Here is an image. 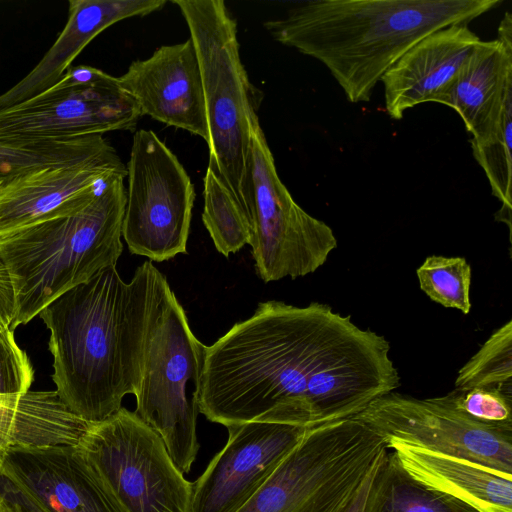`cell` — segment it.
<instances>
[{"label": "cell", "instance_id": "9a60e30c", "mask_svg": "<svg viewBox=\"0 0 512 512\" xmlns=\"http://www.w3.org/2000/svg\"><path fill=\"white\" fill-rule=\"evenodd\" d=\"M0 475L44 512H126L76 446L7 450L0 454Z\"/></svg>", "mask_w": 512, "mask_h": 512}, {"label": "cell", "instance_id": "4dcf8cb0", "mask_svg": "<svg viewBox=\"0 0 512 512\" xmlns=\"http://www.w3.org/2000/svg\"><path fill=\"white\" fill-rule=\"evenodd\" d=\"M375 471L368 478V480L366 481V483L364 484V486L362 487V489L360 490V492L358 493V495L356 496V498L352 502V504L349 507V509L347 510V512H362V508H363V504H364V500H365V495H366L369 483H370L373 475L375 474Z\"/></svg>", "mask_w": 512, "mask_h": 512}, {"label": "cell", "instance_id": "8992f818", "mask_svg": "<svg viewBox=\"0 0 512 512\" xmlns=\"http://www.w3.org/2000/svg\"><path fill=\"white\" fill-rule=\"evenodd\" d=\"M205 348L161 273L134 394L135 413L158 433L182 474L191 470L199 450L197 400Z\"/></svg>", "mask_w": 512, "mask_h": 512}, {"label": "cell", "instance_id": "f1b7e54d", "mask_svg": "<svg viewBox=\"0 0 512 512\" xmlns=\"http://www.w3.org/2000/svg\"><path fill=\"white\" fill-rule=\"evenodd\" d=\"M14 316V289L9 271L0 256V326L10 327Z\"/></svg>", "mask_w": 512, "mask_h": 512}, {"label": "cell", "instance_id": "8fae6325", "mask_svg": "<svg viewBox=\"0 0 512 512\" xmlns=\"http://www.w3.org/2000/svg\"><path fill=\"white\" fill-rule=\"evenodd\" d=\"M142 116L118 78L91 66L70 67L47 90L0 110V142L134 131Z\"/></svg>", "mask_w": 512, "mask_h": 512}, {"label": "cell", "instance_id": "ba28073f", "mask_svg": "<svg viewBox=\"0 0 512 512\" xmlns=\"http://www.w3.org/2000/svg\"><path fill=\"white\" fill-rule=\"evenodd\" d=\"M76 448L126 512L190 511L193 483L135 412L121 407L90 423Z\"/></svg>", "mask_w": 512, "mask_h": 512}, {"label": "cell", "instance_id": "4fadbf2b", "mask_svg": "<svg viewBox=\"0 0 512 512\" xmlns=\"http://www.w3.org/2000/svg\"><path fill=\"white\" fill-rule=\"evenodd\" d=\"M228 440L193 482L189 512H237L308 428L265 421L226 427Z\"/></svg>", "mask_w": 512, "mask_h": 512}, {"label": "cell", "instance_id": "cb8c5ba5", "mask_svg": "<svg viewBox=\"0 0 512 512\" xmlns=\"http://www.w3.org/2000/svg\"><path fill=\"white\" fill-rule=\"evenodd\" d=\"M203 182L202 221L217 251L228 257L249 244L250 223L231 190L210 166Z\"/></svg>", "mask_w": 512, "mask_h": 512}, {"label": "cell", "instance_id": "ffe728a7", "mask_svg": "<svg viewBox=\"0 0 512 512\" xmlns=\"http://www.w3.org/2000/svg\"><path fill=\"white\" fill-rule=\"evenodd\" d=\"M404 470L425 486L462 501L477 512H512V474L425 448L394 442Z\"/></svg>", "mask_w": 512, "mask_h": 512}, {"label": "cell", "instance_id": "603a6c76", "mask_svg": "<svg viewBox=\"0 0 512 512\" xmlns=\"http://www.w3.org/2000/svg\"><path fill=\"white\" fill-rule=\"evenodd\" d=\"M118 156L102 136L28 142H0V185L36 170Z\"/></svg>", "mask_w": 512, "mask_h": 512}, {"label": "cell", "instance_id": "7402d4cb", "mask_svg": "<svg viewBox=\"0 0 512 512\" xmlns=\"http://www.w3.org/2000/svg\"><path fill=\"white\" fill-rule=\"evenodd\" d=\"M362 512H477L468 504L411 477L387 451L373 475Z\"/></svg>", "mask_w": 512, "mask_h": 512}, {"label": "cell", "instance_id": "d4e9b609", "mask_svg": "<svg viewBox=\"0 0 512 512\" xmlns=\"http://www.w3.org/2000/svg\"><path fill=\"white\" fill-rule=\"evenodd\" d=\"M512 378V321L502 325L459 370L455 391L509 387Z\"/></svg>", "mask_w": 512, "mask_h": 512}, {"label": "cell", "instance_id": "5b68a950", "mask_svg": "<svg viewBox=\"0 0 512 512\" xmlns=\"http://www.w3.org/2000/svg\"><path fill=\"white\" fill-rule=\"evenodd\" d=\"M172 3L187 23L199 61L209 128L208 166L246 213L252 130L260 123L257 96L240 58L237 23L223 0Z\"/></svg>", "mask_w": 512, "mask_h": 512}, {"label": "cell", "instance_id": "30bf717a", "mask_svg": "<svg viewBox=\"0 0 512 512\" xmlns=\"http://www.w3.org/2000/svg\"><path fill=\"white\" fill-rule=\"evenodd\" d=\"M126 168L122 236L129 251L156 262L186 254L195 192L183 165L152 130L140 129Z\"/></svg>", "mask_w": 512, "mask_h": 512}, {"label": "cell", "instance_id": "83f0119b", "mask_svg": "<svg viewBox=\"0 0 512 512\" xmlns=\"http://www.w3.org/2000/svg\"><path fill=\"white\" fill-rule=\"evenodd\" d=\"M33 379L32 364L16 343L13 330L0 326V395L26 392Z\"/></svg>", "mask_w": 512, "mask_h": 512}, {"label": "cell", "instance_id": "f546056e", "mask_svg": "<svg viewBox=\"0 0 512 512\" xmlns=\"http://www.w3.org/2000/svg\"><path fill=\"white\" fill-rule=\"evenodd\" d=\"M0 492L16 505L19 512H44L28 494L2 475H0Z\"/></svg>", "mask_w": 512, "mask_h": 512}, {"label": "cell", "instance_id": "277c9868", "mask_svg": "<svg viewBox=\"0 0 512 512\" xmlns=\"http://www.w3.org/2000/svg\"><path fill=\"white\" fill-rule=\"evenodd\" d=\"M124 178L108 176L74 214L0 236V256L15 295L12 330L27 324L69 289L116 266L123 251Z\"/></svg>", "mask_w": 512, "mask_h": 512}, {"label": "cell", "instance_id": "4316f807", "mask_svg": "<svg viewBox=\"0 0 512 512\" xmlns=\"http://www.w3.org/2000/svg\"><path fill=\"white\" fill-rule=\"evenodd\" d=\"M512 386L453 391L443 399L456 409L484 423L512 427Z\"/></svg>", "mask_w": 512, "mask_h": 512}, {"label": "cell", "instance_id": "9c48e42d", "mask_svg": "<svg viewBox=\"0 0 512 512\" xmlns=\"http://www.w3.org/2000/svg\"><path fill=\"white\" fill-rule=\"evenodd\" d=\"M248 177V245L257 275L271 282L315 272L337 247V238L325 222L294 201L279 178L260 124L252 130Z\"/></svg>", "mask_w": 512, "mask_h": 512}, {"label": "cell", "instance_id": "44dd1931", "mask_svg": "<svg viewBox=\"0 0 512 512\" xmlns=\"http://www.w3.org/2000/svg\"><path fill=\"white\" fill-rule=\"evenodd\" d=\"M89 425L56 390L0 395V454L15 448L77 446Z\"/></svg>", "mask_w": 512, "mask_h": 512}, {"label": "cell", "instance_id": "6da1fadb", "mask_svg": "<svg viewBox=\"0 0 512 512\" xmlns=\"http://www.w3.org/2000/svg\"><path fill=\"white\" fill-rule=\"evenodd\" d=\"M382 335L319 302H260L206 346L199 413L227 427L305 428L351 418L401 385Z\"/></svg>", "mask_w": 512, "mask_h": 512}, {"label": "cell", "instance_id": "52a82bcc", "mask_svg": "<svg viewBox=\"0 0 512 512\" xmlns=\"http://www.w3.org/2000/svg\"><path fill=\"white\" fill-rule=\"evenodd\" d=\"M387 451L356 417L308 428L237 512H347Z\"/></svg>", "mask_w": 512, "mask_h": 512}, {"label": "cell", "instance_id": "e0dca14e", "mask_svg": "<svg viewBox=\"0 0 512 512\" xmlns=\"http://www.w3.org/2000/svg\"><path fill=\"white\" fill-rule=\"evenodd\" d=\"M481 41L468 24L439 29L416 43L381 78L393 120L426 102L445 105L458 72Z\"/></svg>", "mask_w": 512, "mask_h": 512}, {"label": "cell", "instance_id": "ac0fdd59", "mask_svg": "<svg viewBox=\"0 0 512 512\" xmlns=\"http://www.w3.org/2000/svg\"><path fill=\"white\" fill-rule=\"evenodd\" d=\"M165 0H70L67 22L40 62L0 95V110L30 99L54 85L74 59L109 26L161 10Z\"/></svg>", "mask_w": 512, "mask_h": 512}, {"label": "cell", "instance_id": "2e32d148", "mask_svg": "<svg viewBox=\"0 0 512 512\" xmlns=\"http://www.w3.org/2000/svg\"><path fill=\"white\" fill-rule=\"evenodd\" d=\"M112 174L127 177L121 158L29 172L0 185V236L81 210Z\"/></svg>", "mask_w": 512, "mask_h": 512}, {"label": "cell", "instance_id": "3957f363", "mask_svg": "<svg viewBox=\"0 0 512 512\" xmlns=\"http://www.w3.org/2000/svg\"><path fill=\"white\" fill-rule=\"evenodd\" d=\"M501 0H313L264 22L277 42L321 62L351 103L369 102L383 75L427 35L468 24Z\"/></svg>", "mask_w": 512, "mask_h": 512}, {"label": "cell", "instance_id": "7a4b0ae2", "mask_svg": "<svg viewBox=\"0 0 512 512\" xmlns=\"http://www.w3.org/2000/svg\"><path fill=\"white\" fill-rule=\"evenodd\" d=\"M160 274L145 261L125 282L111 266L38 314L50 331L56 392L83 420L103 421L135 394Z\"/></svg>", "mask_w": 512, "mask_h": 512}, {"label": "cell", "instance_id": "484cf974", "mask_svg": "<svg viewBox=\"0 0 512 512\" xmlns=\"http://www.w3.org/2000/svg\"><path fill=\"white\" fill-rule=\"evenodd\" d=\"M421 290L434 302L464 314L471 309V267L463 257H427L416 271Z\"/></svg>", "mask_w": 512, "mask_h": 512}, {"label": "cell", "instance_id": "d6986e66", "mask_svg": "<svg viewBox=\"0 0 512 512\" xmlns=\"http://www.w3.org/2000/svg\"><path fill=\"white\" fill-rule=\"evenodd\" d=\"M497 38L481 40L461 66L445 105L461 117L481 143L499 118L505 91L512 84V14L505 12Z\"/></svg>", "mask_w": 512, "mask_h": 512}, {"label": "cell", "instance_id": "7c38bea8", "mask_svg": "<svg viewBox=\"0 0 512 512\" xmlns=\"http://www.w3.org/2000/svg\"><path fill=\"white\" fill-rule=\"evenodd\" d=\"M354 417L376 431L387 446L401 442L512 474V427L476 420L442 396L420 399L392 391Z\"/></svg>", "mask_w": 512, "mask_h": 512}, {"label": "cell", "instance_id": "5bb4252c", "mask_svg": "<svg viewBox=\"0 0 512 512\" xmlns=\"http://www.w3.org/2000/svg\"><path fill=\"white\" fill-rule=\"evenodd\" d=\"M118 81L142 115L209 142L201 71L190 37L159 47L147 59L133 61Z\"/></svg>", "mask_w": 512, "mask_h": 512}, {"label": "cell", "instance_id": "1f68e13d", "mask_svg": "<svg viewBox=\"0 0 512 512\" xmlns=\"http://www.w3.org/2000/svg\"><path fill=\"white\" fill-rule=\"evenodd\" d=\"M0 512H19L16 505L0 492Z\"/></svg>", "mask_w": 512, "mask_h": 512}]
</instances>
